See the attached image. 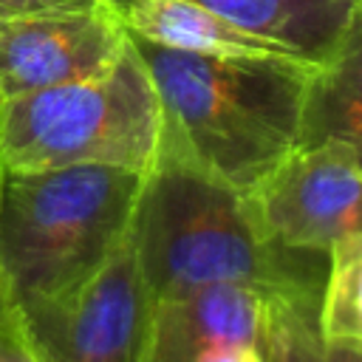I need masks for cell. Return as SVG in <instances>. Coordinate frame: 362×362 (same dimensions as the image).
I'll use <instances>...</instances> for the list:
<instances>
[{
  "instance_id": "cell-6",
  "label": "cell",
  "mask_w": 362,
  "mask_h": 362,
  "mask_svg": "<svg viewBox=\"0 0 362 362\" xmlns=\"http://www.w3.org/2000/svg\"><path fill=\"white\" fill-rule=\"evenodd\" d=\"M20 314L42 362H141L153 300L130 238L79 288Z\"/></svg>"
},
{
  "instance_id": "cell-7",
  "label": "cell",
  "mask_w": 362,
  "mask_h": 362,
  "mask_svg": "<svg viewBox=\"0 0 362 362\" xmlns=\"http://www.w3.org/2000/svg\"><path fill=\"white\" fill-rule=\"evenodd\" d=\"M127 42L110 3L3 20L0 99L93 79L119 62Z\"/></svg>"
},
{
  "instance_id": "cell-10",
  "label": "cell",
  "mask_w": 362,
  "mask_h": 362,
  "mask_svg": "<svg viewBox=\"0 0 362 362\" xmlns=\"http://www.w3.org/2000/svg\"><path fill=\"white\" fill-rule=\"evenodd\" d=\"M122 28L144 42L215 57H291L192 0H107ZM297 59V57H294ZM303 62V59H300Z\"/></svg>"
},
{
  "instance_id": "cell-5",
  "label": "cell",
  "mask_w": 362,
  "mask_h": 362,
  "mask_svg": "<svg viewBox=\"0 0 362 362\" xmlns=\"http://www.w3.org/2000/svg\"><path fill=\"white\" fill-rule=\"evenodd\" d=\"M359 144L328 139L300 144L246 192V201L277 246L328 255L337 240L359 232Z\"/></svg>"
},
{
  "instance_id": "cell-15",
  "label": "cell",
  "mask_w": 362,
  "mask_h": 362,
  "mask_svg": "<svg viewBox=\"0 0 362 362\" xmlns=\"http://www.w3.org/2000/svg\"><path fill=\"white\" fill-rule=\"evenodd\" d=\"M107 0H0V23L11 17H25L37 11H54V8H79V6H96Z\"/></svg>"
},
{
  "instance_id": "cell-8",
  "label": "cell",
  "mask_w": 362,
  "mask_h": 362,
  "mask_svg": "<svg viewBox=\"0 0 362 362\" xmlns=\"http://www.w3.org/2000/svg\"><path fill=\"white\" fill-rule=\"evenodd\" d=\"M269 294L212 283L153 303L141 362H263Z\"/></svg>"
},
{
  "instance_id": "cell-14",
  "label": "cell",
  "mask_w": 362,
  "mask_h": 362,
  "mask_svg": "<svg viewBox=\"0 0 362 362\" xmlns=\"http://www.w3.org/2000/svg\"><path fill=\"white\" fill-rule=\"evenodd\" d=\"M0 362H42L34 337L14 305H0Z\"/></svg>"
},
{
  "instance_id": "cell-11",
  "label": "cell",
  "mask_w": 362,
  "mask_h": 362,
  "mask_svg": "<svg viewBox=\"0 0 362 362\" xmlns=\"http://www.w3.org/2000/svg\"><path fill=\"white\" fill-rule=\"evenodd\" d=\"M328 139L359 144V37L334 62L311 74L303 144Z\"/></svg>"
},
{
  "instance_id": "cell-4",
  "label": "cell",
  "mask_w": 362,
  "mask_h": 362,
  "mask_svg": "<svg viewBox=\"0 0 362 362\" xmlns=\"http://www.w3.org/2000/svg\"><path fill=\"white\" fill-rule=\"evenodd\" d=\"M161 105L127 42L119 62L85 82L3 99L0 170L119 167L147 175L161 153Z\"/></svg>"
},
{
  "instance_id": "cell-17",
  "label": "cell",
  "mask_w": 362,
  "mask_h": 362,
  "mask_svg": "<svg viewBox=\"0 0 362 362\" xmlns=\"http://www.w3.org/2000/svg\"><path fill=\"white\" fill-rule=\"evenodd\" d=\"M0 105H3V99H0Z\"/></svg>"
},
{
  "instance_id": "cell-16",
  "label": "cell",
  "mask_w": 362,
  "mask_h": 362,
  "mask_svg": "<svg viewBox=\"0 0 362 362\" xmlns=\"http://www.w3.org/2000/svg\"><path fill=\"white\" fill-rule=\"evenodd\" d=\"M0 305H6V291H3V280H0Z\"/></svg>"
},
{
  "instance_id": "cell-3",
  "label": "cell",
  "mask_w": 362,
  "mask_h": 362,
  "mask_svg": "<svg viewBox=\"0 0 362 362\" xmlns=\"http://www.w3.org/2000/svg\"><path fill=\"white\" fill-rule=\"evenodd\" d=\"M144 175L119 167L0 170V280L28 311L99 272L130 238Z\"/></svg>"
},
{
  "instance_id": "cell-12",
  "label": "cell",
  "mask_w": 362,
  "mask_h": 362,
  "mask_svg": "<svg viewBox=\"0 0 362 362\" xmlns=\"http://www.w3.org/2000/svg\"><path fill=\"white\" fill-rule=\"evenodd\" d=\"M263 362H362V345L322 339L317 300L269 294Z\"/></svg>"
},
{
  "instance_id": "cell-9",
  "label": "cell",
  "mask_w": 362,
  "mask_h": 362,
  "mask_svg": "<svg viewBox=\"0 0 362 362\" xmlns=\"http://www.w3.org/2000/svg\"><path fill=\"white\" fill-rule=\"evenodd\" d=\"M226 23L286 48L311 68L334 62L359 37L362 0H192Z\"/></svg>"
},
{
  "instance_id": "cell-13",
  "label": "cell",
  "mask_w": 362,
  "mask_h": 362,
  "mask_svg": "<svg viewBox=\"0 0 362 362\" xmlns=\"http://www.w3.org/2000/svg\"><path fill=\"white\" fill-rule=\"evenodd\" d=\"M317 328L328 342L362 345V232L345 235L328 252Z\"/></svg>"
},
{
  "instance_id": "cell-2",
  "label": "cell",
  "mask_w": 362,
  "mask_h": 362,
  "mask_svg": "<svg viewBox=\"0 0 362 362\" xmlns=\"http://www.w3.org/2000/svg\"><path fill=\"white\" fill-rule=\"evenodd\" d=\"M130 243L153 303L212 283L320 303L328 269V255L269 240L243 192L170 150L144 175Z\"/></svg>"
},
{
  "instance_id": "cell-1",
  "label": "cell",
  "mask_w": 362,
  "mask_h": 362,
  "mask_svg": "<svg viewBox=\"0 0 362 362\" xmlns=\"http://www.w3.org/2000/svg\"><path fill=\"white\" fill-rule=\"evenodd\" d=\"M130 42L161 105V150L246 195L303 144L317 68L294 57H215Z\"/></svg>"
}]
</instances>
